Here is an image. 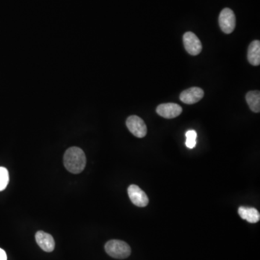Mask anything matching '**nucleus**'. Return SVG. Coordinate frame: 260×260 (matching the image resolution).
Listing matches in <instances>:
<instances>
[{
	"instance_id": "obj_1",
	"label": "nucleus",
	"mask_w": 260,
	"mask_h": 260,
	"mask_svg": "<svg viewBox=\"0 0 260 260\" xmlns=\"http://www.w3.org/2000/svg\"><path fill=\"white\" fill-rule=\"evenodd\" d=\"M64 165L66 170L72 173H81L86 166L84 151L78 147L68 148L64 155Z\"/></svg>"
},
{
	"instance_id": "obj_2",
	"label": "nucleus",
	"mask_w": 260,
	"mask_h": 260,
	"mask_svg": "<svg viewBox=\"0 0 260 260\" xmlns=\"http://www.w3.org/2000/svg\"><path fill=\"white\" fill-rule=\"evenodd\" d=\"M105 250L115 259H126L131 254V248L126 242L120 240H111L105 245Z\"/></svg>"
},
{
	"instance_id": "obj_3",
	"label": "nucleus",
	"mask_w": 260,
	"mask_h": 260,
	"mask_svg": "<svg viewBox=\"0 0 260 260\" xmlns=\"http://www.w3.org/2000/svg\"><path fill=\"white\" fill-rule=\"evenodd\" d=\"M218 22L223 32L226 34L232 33L236 27V17L232 10L230 8L223 9L219 16Z\"/></svg>"
},
{
	"instance_id": "obj_4",
	"label": "nucleus",
	"mask_w": 260,
	"mask_h": 260,
	"mask_svg": "<svg viewBox=\"0 0 260 260\" xmlns=\"http://www.w3.org/2000/svg\"><path fill=\"white\" fill-rule=\"evenodd\" d=\"M127 127L130 132L138 138H143L147 134V127L144 121L139 116L133 115L128 118Z\"/></svg>"
},
{
	"instance_id": "obj_5",
	"label": "nucleus",
	"mask_w": 260,
	"mask_h": 260,
	"mask_svg": "<svg viewBox=\"0 0 260 260\" xmlns=\"http://www.w3.org/2000/svg\"><path fill=\"white\" fill-rule=\"evenodd\" d=\"M128 193L130 200L136 206L144 208L149 203V199L146 193L138 186L131 184L128 187Z\"/></svg>"
},
{
	"instance_id": "obj_6",
	"label": "nucleus",
	"mask_w": 260,
	"mask_h": 260,
	"mask_svg": "<svg viewBox=\"0 0 260 260\" xmlns=\"http://www.w3.org/2000/svg\"><path fill=\"white\" fill-rule=\"evenodd\" d=\"M183 42L186 51L191 55H198L202 49V43L197 36L193 32L184 33L183 36Z\"/></svg>"
},
{
	"instance_id": "obj_7",
	"label": "nucleus",
	"mask_w": 260,
	"mask_h": 260,
	"mask_svg": "<svg viewBox=\"0 0 260 260\" xmlns=\"http://www.w3.org/2000/svg\"><path fill=\"white\" fill-rule=\"evenodd\" d=\"M182 108L179 104L173 103L162 104L156 108L157 114L166 119H173L182 113Z\"/></svg>"
},
{
	"instance_id": "obj_8",
	"label": "nucleus",
	"mask_w": 260,
	"mask_h": 260,
	"mask_svg": "<svg viewBox=\"0 0 260 260\" xmlns=\"http://www.w3.org/2000/svg\"><path fill=\"white\" fill-rule=\"evenodd\" d=\"M203 96L204 91L202 88L193 87L184 90L180 94V100L186 104H194L199 102Z\"/></svg>"
},
{
	"instance_id": "obj_9",
	"label": "nucleus",
	"mask_w": 260,
	"mask_h": 260,
	"mask_svg": "<svg viewBox=\"0 0 260 260\" xmlns=\"http://www.w3.org/2000/svg\"><path fill=\"white\" fill-rule=\"evenodd\" d=\"M36 241L38 245L46 252H52L55 247V241L52 236L43 231H38L36 234Z\"/></svg>"
},
{
	"instance_id": "obj_10",
	"label": "nucleus",
	"mask_w": 260,
	"mask_h": 260,
	"mask_svg": "<svg viewBox=\"0 0 260 260\" xmlns=\"http://www.w3.org/2000/svg\"><path fill=\"white\" fill-rule=\"evenodd\" d=\"M238 215L241 218L251 223H256L260 221V212L255 208L240 207L238 208Z\"/></svg>"
},
{
	"instance_id": "obj_11",
	"label": "nucleus",
	"mask_w": 260,
	"mask_h": 260,
	"mask_svg": "<svg viewBox=\"0 0 260 260\" xmlns=\"http://www.w3.org/2000/svg\"><path fill=\"white\" fill-rule=\"evenodd\" d=\"M248 61L254 66L260 65V42L254 41L249 45L247 54Z\"/></svg>"
},
{
	"instance_id": "obj_12",
	"label": "nucleus",
	"mask_w": 260,
	"mask_h": 260,
	"mask_svg": "<svg viewBox=\"0 0 260 260\" xmlns=\"http://www.w3.org/2000/svg\"><path fill=\"white\" fill-rule=\"evenodd\" d=\"M249 108L253 112L259 113L260 111V93L258 90L248 92L246 96Z\"/></svg>"
},
{
	"instance_id": "obj_13",
	"label": "nucleus",
	"mask_w": 260,
	"mask_h": 260,
	"mask_svg": "<svg viewBox=\"0 0 260 260\" xmlns=\"http://www.w3.org/2000/svg\"><path fill=\"white\" fill-rule=\"evenodd\" d=\"M9 183V172L4 167H0V192L7 187Z\"/></svg>"
},
{
	"instance_id": "obj_14",
	"label": "nucleus",
	"mask_w": 260,
	"mask_h": 260,
	"mask_svg": "<svg viewBox=\"0 0 260 260\" xmlns=\"http://www.w3.org/2000/svg\"><path fill=\"white\" fill-rule=\"evenodd\" d=\"M186 137H187V139L196 140L197 134H196V131H195V130H189V131L186 133Z\"/></svg>"
},
{
	"instance_id": "obj_15",
	"label": "nucleus",
	"mask_w": 260,
	"mask_h": 260,
	"mask_svg": "<svg viewBox=\"0 0 260 260\" xmlns=\"http://www.w3.org/2000/svg\"><path fill=\"white\" fill-rule=\"evenodd\" d=\"M196 144V140L187 139V140H186V146H187V148H190V149H193V148H195Z\"/></svg>"
},
{
	"instance_id": "obj_16",
	"label": "nucleus",
	"mask_w": 260,
	"mask_h": 260,
	"mask_svg": "<svg viewBox=\"0 0 260 260\" xmlns=\"http://www.w3.org/2000/svg\"><path fill=\"white\" fill-rule=\"evenodd\" d=\"M0 260H7L6 252L0 248Z\"/></svg>"
}]
</instances>
